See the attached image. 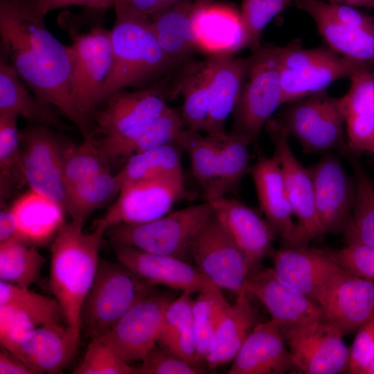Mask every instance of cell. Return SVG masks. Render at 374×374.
Masks as SVG:
<instances>
[{
    "instance_id": "obj_1",
    "label": "cell",
    "mask_w": 374,
    "mask_h": 374,
    "mask_svg": "<svg viewBox=\"0 0 374 374\" xmlns=\"http://www.w3.org/2000/svg\"><path fill=\"white\" fill-rule=\"evenodd\" d=\"M37 0H0L1 53L41 99L64 114L84 139L91 121L78 108L69 89L68 46L46 28Z\"/></svg>"
},
{
    "instance_id": "obj_2",
    "label": "cell",
    "mask_w": 374,
    "mask_h": 374,
    "mask_svg": "<svg viewBox=\"0 0 374 374\" xmlns=\"http://www.w3.org/2000/svg\"><path fill=\"white\" fill-rule=\"evenodd\" d=\"M83 226L72 220L65 222L51 248L50 290L62 308L66 326L78 335L106 231L103 226L95 224L92 232L85 233Z\"/></svg>"
},
{
    "instance_id": "obj_3",
    "label": "cell",
    "mask_w": 374,
    "mask_h": 374,
    "mask_svg": "<svg viewBox=\"0 0 374 374\" xmlns=\"http://www.w3.org/2000/svg\"><path fill=\"white\" fill-rule=\"evenodd\" d=\"M115 12L110 30L113 64L99 106L112 94L148 83L175 66L162 48L150 18Z\"/></svg>"
},
{
    "instance_id": "obj_4",
    "label": "cell",
    "mask_w": 374,
    "mask_h": 374,
    "mask_svg": "<svg viewBox=\"0 0 374 374\" xmlns=\"http://www.w3.org/2000/svg\"><path fill=\"white\" fill-rule=\"evenodd\" d=\"M213 213L211 203L206 201L149 222L114 225L105 235L112 243L186 260L191 242Z\"/></svg>"
},
{
    "instance_id": "obj_5",
    "label": "cell",
    "mask_w": 374,
    "mask_h": 374,
    "mask_svg": "<svg viewBox=\"0 0 374 374\" xmlns=\"http://www.w3.org/2000/svg\"><path fill=\"white\" fill-rule=\"evenodd\" d=\"M154 286L119 261L100 260L82 313L90 337L105 336Z\"/></svg>"
},
{
    "instance_id": "obj_6",
    "label": "cell",
    "mask_w": 374,
    "mask_h": 374,
    "mask_svg": "<svg viewBox=\"0 0 374 374\" xmlns=\"http://www.w3.org/2000/svg\"><path fill=\"white\" fill-rule=\"evenodd\" d=\"M282 47L260 46L250 56V64L233 111L232 132L256 141L283 104L280 83Z\"/></svg>"
},
{
    "instance_id": "obj_7",
    "label": "cell",
    "mask_w": 374,
    "mask_h": 374,
    "mask_svg": "<svg viewBox=\"0 0 374 374\" xmlns=\"http://www.w3.org/2000/svg\"><path fill=\"white\" fill-rule=\"evenodd\" d=\"M368 62L339 54L330 48H303L298 44L282 47L280 83L283 104L325 91L333 82L350 78Z\"/></svg>"
},
{
    "instance_id": "obj_8",
    "label": "cell",
    "mask_w": 374,
    "mask_h": 374,
    "mask_svg": "<svg viewBox=\"0 0 374 374\" xmlns=\"http://www.w3.org/2000/svg\"><path fill=\"white\" fill-rule=\"evenodd\" d=\"M278 118L289 136L306 154L346 152V137L341 98L325 91L288 103Z\"/></svg>"
},
{
    "instance_id": "obj_9",
    "label": "cell",
    "mask_w": 374,
    "mask_h": 374,
    "mask_svg": "<svg viewBox=\"0 0 374 374\" xmlns=\"http://www.w3.org/2000/svg\"><path fill=\"white\" fill-rule=\"evenodd\" d=\"M69 35L70 93L79 110L91 121L112 68L111 31L97 24L86 32Z\"/></svg>"
},
{
    "instance_id": "obj_10",
    "label": "cell",
    "mask_w": 374,
    "mask_h": 374,
    "mask_svg": "<svg viewBox=\"0 0 374 374\" xmlns=\"http://www.w3.org/2000/svg\"><path fill=\"white\" fill-rule=\"evenodd\" d=\"M294 369L306 374L348 371L350 349L343 333L324 319L295 326H280Z\"/></svg>"
},
{
    "instance_id": "obj_11",
    "label": "cell",
    "mask_w": 374,
    "mask_h": 374,
    "mask_svg": "<svg viewBox=\"0 0 374 374\" xmlns=\"http://www.w3.org/2000/svg\"><path fill=\"white\" fill-rule=\"evenodd\" d=\"M20 157L26 184L66 212L63 175L65 143L52 127L30 124L19 132Z\"/></svg>"
},
{
    "instance_id": "obj_12",
    "label": "cell",
    "mask_w": 374,
    "mask_h": 374,
    "mask_svg": "<svg viewBox=\"0 0 374 374\" xmlns=\"http://www.w3.org/2000/svg\"><path fill=\"white\" fill-rule=\"evenodd\" d=\"M188 256L220 289L235 295L246 291L249 271L245 257L215 213L193 239Z\"/></svg>"
},
{
    "instance_id": "obj_13",
    "label": "cell",
    "mask_w": 374,
    "mask_h": 374,
    "mask_svg": "<svg viewBox=\"0 0 374 374\" xmlns=\"http://www.w3.org/2000/svg\"><path fill=\"white\" fill-rule=\"evenodd\" d=\"M186 193L184 175L141 180L123 186L116 201L96 224L106 229L119 224L149 222L169 213Z\"/></svg>"
},
{
    "instance_id": "obj_14",
    "label": "cell",
    "mask_w": 374,
    "mask_h": 374,
    "mask_svg": "<svg viewBox=\"0 0 374 374\" xmlns=\"http://www.w3.org/2000/svg\"><path fill=\"white\" fill-rule=\"evenodd\" d=\"M174 299L171 292H152L100 338L126 362H141L157 344L166 310Z\"/></svg>"
},
{
    "instance_id": "obj_15",
    "label": "cell",
    "mask_w": 374,
    "mask_h": 374,
    "mask_svg": "<svg viewBox=\"0 0 374 374\" xmlns=\"http://www.w3.org/2000/svg\"><path fill=\"white\" fill-rule=\"evenodd\" d=\"M318 220L324 233H344L350 219L355 184L339 159L328 152L308 168Z\"/></svg>"
},
{
    "instance_id": "obj_16",
    "label": "cell",
    "mask_w": 374,
    "mask_h": 374,
    "mask_svg": "<svg viewBox=\"0 0 374 374\" xmlns=\"http://www.w3.org/2000/svg\"><path fill=\"white\" fill-rule=\"evenodd\" d=\"M265 128L274 145V156L278 161L294 215L305 242L323 235L317 217L314 190L308 168H304L294 155L289 135L277 118H271Z\"/></svg>"
},
{
    "instance_id": "obj_17",
    "label": "cell",
    "mask_w": 374,
    "mask_h": 374,
    "mask_svg": "<svg viewBox=\"0 0 374 374\" xmlns=\"http://www.w3.org/2000/svg\"><path fill=\"white\" fill-rule=\"evenodd\" d=\"M112 244L117 260L154 285H161L190 294L222 292L196 266L186 260Z\"/></svg>"
},
{
    "instance_id": "obj_18",
    "label": "cell",
    "mask_w": 374,
    "mask_h": 374,
    "mask_svg": "<svg viewBox=\"0 0 374 374\" xmlns=\"http://www.w3.org/2000/svg\"><path fill=\"white\" fill-rule=\"evenodd\" d=\"M317 303L323 319L344 335L374 319V280L343 269L329 283Z\"/></svg>"
},
{
    "instance_id": "obj_19",
    "label": "cell",
    "mask_w": 374,
    "mask_h": 374,
    "mask_svg": "<svg viewBox=\"0 0 374 374\" xmlns=\"http://www.w3.org/2000/svg\"><path fill=\"white\" fill-rule=\"evenodd\" d=\"M275 276L283 284L317 303L331 280L343 270L329 251L307 246L270 253Z\"/></svg>"
},
{
    "instance_id": "obj_20",
    "label": "cell",
    "mask_w": 374,
    "mask_h": 374,
    "mask_svg": "<svg viewBox=\"0 0 374 374\" xmlns=\"http://www.w3.org/2000/svg\"><path fill=\"white\" fill-rule=\"evenodd\" d=\"M258 199L267 222L287 247L307 246L294 215L280 166L273 155L260 157L250 169Z\"/></svg>"
},
{
    "instance_id": "obj_21",
    "label": "cell",
    "mask_w": 374,
    "mask_h": 374,
    "mask_svg": "<svg viewBox=\"0 0 374 374\" xmlns=\"http://www.w3.org/2000/svg\"><path fill=\"white\" fill-rule=\"evenodd\" d=\"M251 57L215 54L204 60L210 93V109L205 134L220 138L236 105L247 78Z\"/></svg>"
},
{
    "instance_id": "obj_22",
    "label": "cell",
    "mask_w": 374,
    "mask_h": 374,
    "mask_svg": "<svg viewBox=\"0 0 374 374\" xmlns=\"http://www.w3.org/2000/svg\"><path fill=\"white\" fill-rule=\"evenodd\" d=\"M103 105L101 109L92 115L95 123L93 134L103 136L121 133L150 121L170 108L163 90L157 87L134 91L123 90L112 94Z\"/></svg>"
},
{
    "instance_id": "obj_23",
    "label": "cell",
    "mask_w": 374,
    "mask_h": 374,
    "mask_svg": "<svg viewBox=\"0 0 374 374\" xmlns=\"http://www.w3.org/2000/svg\"><path fill=\"white\" fill-rule=\"evenodd\" d=\"M245 290L257 298L280 326H295L323 319L314 301L281 283L270 267H259L247 278Z\"/></svg>"
},
{
    "instance_id": "obj_24",
    "label": "cell",
    "mask_w": 374,
    "mask_h": 374,
    "mask_svg": "<svg viewBox=\"0 0 374 374\" xmlns=\"http://www.w3.org/2000/svg\"><path fill=\"white\" fill-rule=\"evenodd\" d=\"M214 213L244 254L249 273L271 253L274 233L267 222L241 202L220 197L208 201Z\"/></svg>"
},
{
    "instance_id": "obj_25",
    "label": "cell",
    "mask_w": 374,
    "mask_h": 374,
    "mask_svg": "<svg viewBox=\"0 0 374 374\" xmlns=\"http://www.w3.org/2000/svg\"><path fill=\"white\" fill-rule=\"evenodd\" d=\"M294 368L280 323H257L239 350L229 374H283Z\"/></svg>"
},
{
    "instance_id": "obj_26",
    "label": "cell",
    "mask_w": 374,
    "mask_h": 374,
    "mask_svg": "<svg viewBox=\"0 0 374 374\" xmlns=\"http://www.w3.org/2000/svg\"><path fill=\"white\" fill-rule=\"evenodd\" d=\"M350 80L348 91L341 97L346 153L374 157V73L365 67L355 73Z\"/></svg>"
},
{
    "instance_id": "obj_27",
    "label": "cell",
    "mask_w": 374,
    "mask_h": 374,
    "mask_svg": "<svg viewBox=\"0 0 374 374\" xmlns=\"http://www.w3.org/2000/svg\"><path fill=\"white\" fill-rule=\"evenodd\" d=\"M181 113L170 107L158 118L125 132L97 140L109 163L125 159L154 148L177 143L184 129Z\"/></svg>"
},
{
    "instance_id": "obj_28",
    "label": "cell",
    "mask_w": 374,
    "mask_h": 374,
    "mask_svg": "<svg viewBox=\"0 0 374 374\" xmlns=\"http://www.w3.org/2000/svg\"><path fill=\"white\" fill-rule=\"evenodd\" d=\"M80 335L60 323L36 327L22 338L19 358L33 373H57L74 357Z\"/></svg>"
},
{
    "instance_id": "obj_29",
    "label": "cell",
    "mask_w": 374,
    "mask_h": 374,
    "mask_svg": "<svg viewBox=\"0 0 374 374\" xmlns=\"http://www.w3.org/2000/svg\"><path fill=\"white\" fill-rule=\"evenodd\" d=\"M213 0H178L152 16L153 30L174 66L186 62L197 47L194 21L202 8Z\"/></svg>"
},
{
    "instance_id": "obj_30",
    "label": "cell",
    "mask_w": 374,
    "mask_h": 374,
    "mask_svg": "<svg viewBox=\"0 0 374 374\" xmlns=\"http://www.w3.org/2000/svg\"><path fill=\"white\" fill-rule=\"evenodd\" d=\"M8 60L0 54V114L21 116L30 124L66 130L53 106L31 94Z\"/></svg>"
},
{
    "instance_id": "obj_31",
    "label": "cell",
    "mask_w": 374,
    "mask_h": 374,
    "mask_svg": "<svg viewBox=\"0 0 374 374\" xmlns=\"http://www.w3.org/2000/svg\"><path fill=\"white\" fill-rule=\"evenodd\" d=\"M10 208L17 222V238L36 247L53 240L65 223L66 211L31 189L17 199Z\"/></svg>"
},
{
    "instance_id": "obj_32",
    "label": "cell",
    "mask_w": 374,
    "mask_h": 374,
    "mask_svg": "<svg viewBox=\"0 0 374 374\" xmlns=\"http://www.w3.org/2000/svg\"><path fill=\"white\" fill-rule=\"evenodd\" d=\"M246 291L236 295L228 305L220 325L215 346L206 357L209 367L215 368L233 362L244 341L253 329L256 317Z\"/></svg>"
},
{
    "instance_id": "obj_33",
    "label": "cell",
    "mask_w": 374,
    "mask_h": 374,
    "mask_svg": "<svg viewBox=\"0 0 374 374\" xmlns=\"http://www.w3.org/2000/svg\"><path fill=\"white\" fill-rule=\"evenodd\" d=\"M191 294L181 292L168 305L157 344L179 357L192 362L201 360L193 326Z\"/></svg>"
},
{
    "instance_id": "obj_34",
    "label": "cell",
    "mask_w": 374,
    "mask_h": 374,
    "mask_svg": "<svg viewBox=\"0 0 374 374\" xmlns=\"http://www.w3.org/2000/svg\"><path fill=\"white\" fill-rule=\"evenodd\" d=\"M175 86V91L183 96L181 116L184 127L205 133L209 118L210 93L204 61L186 62Z\"/></svg>"
},
{
    "instance_id": "obj_35",
    "label": "cell",
    "mask_w": 374,
    "mask_h": 374,
    "mask_svg": "<svg viewBox=\"0 0 374 374\" xmlns=\"http://www.w3.org/2000/svg\"><path fill=\"white\" fill-rule=\"evenodd\" d=\"M307 13L330 48L345 57L368 62L374 60V26L343 25L315 11Z\"/></svg>"
},
{
    "instance_id": "obj_36",
    "label": "cell",
    "mask_w": 374,
    "mask_h": 374,
    "mask_svg": "<svg viewBox=\"0 0 374 374\" xmlns=\"http://www.w3.org/2000/svg\"><path fill=\"white\" fill-rule=\"evenodd\" d=\"M358 157L350 156L355 172V197L348 224L343 233L346 245L374 246V181Z\"/></svg>"
},
{
    "instance_id": "obj_37",
    "label": "cell",
    "mask_w": 374,
    "mask_h": 374,
    "mask_svg": "<svg viewBox=\"0 0 374 374\" xmlns=\"http://www.w3.org/2000/svg\"><path fill=\"white\" fill-rule=\"evenodd\" d=\"M178 143L163 145L130 158L115 175L121 189L141 180L181 174Z\"/></svg>"
},
{
    "instance_id": "obj_38",
    "label": "cell",
    "mask_w": 374,
    "mask_h": 374,
    "mask_svg": "<svg viewBox=\"0 0 374 374\" xmlns=\"http://www.w3.org/2000/svg\"><path fill=\"white\" fill-rule=\"evenodd\" d=\"M44 262L36 246L21 239L0 242L1 281L30 287L39 280Z\"/></svg>"
},
{
    "instance_id": "obj_39",
    "label": "cell",
    "mask_w": 374,
    "mask_h": 374,
    "mask_svg": "<svg viewBox=\"0 0 374 374\" xmlns=\"http://www.w3.org/2000/svg\"><path fill=\"white\" fill-rule=\"evenodd\" d=\"M251 142L244 136L226 132L219 141L217 175L210 201L234 190L247 172Z\"/></svg>"
},
{
    "instance_id": "obj_40",
    "label": "cell",
    "mask_w": 374,
    "mask_h": 374,
    "mask_svg": "<svg viewBox=\"0 0 374 374\" xmlns=\"http://www.w3.org/2000/svg\"><path fill=\"white\" fill-rule=\"evenodd\" d=\"M120 190L116 175L111 170L103 172L66 190V212L72 221L84 225L93 212L110 202Z\"/></svg>"
},
{
    "instance_id": "obj_41",
    "label": "cell",
    "mask_w": 374,
    "mask_h": 374,
    "mask_svg": "<svg viewBox=\"0 0 374 374\" xmlns=\"http://www.w3.org/2000/svg\"><path fill=\"white\" fill-rule=\"evenodd\" d=\"M221 137L203 135L201 132L184 128L177 141L189 157L193 174L204 190L206 200L213 191L216 179Z\"/></svg>"
},
{
    "instance_id": "obj_42",
    "label": "cell",
    "mask_w": 374,
    "mask_h": 374,
    "mask_svg": "<svg viewBox=\"0 0 374 374\" xmlns=\"http://www.w3.org/2000/svg\"><path fill=\"white\" fill-rule=\"evenodd\" d=\"M109 165L93 136L84 139L80 145L66 143L63 151V175L66 190L110 170Z\"/></svg>"
},
{
    "instance_id": "obj_43",
    "label": "cell",
    "mask_w": 374,
    "mask_h": 374,
    "mask_svg": "<svg viewBox=\"0 0 374 374\" xmlns=\"http://www.w3.org/2000/svg\"><path fill=\"white\" fill-rule=\"evenodd\" d=\"M0 305L15 308L28 316L38 327L59 323L62 308L53 297L46 296L6 282H0Z\"/></svg>"
},
{
    "instance_id": "obj_44",
    "label": "cell",
    "mask_w": 374,
    "mask_h": 374,
    "mask_svg": "<svg viewBox=\"0 0 374 374\" xmlns=\"http://www.w3.org/2000/svg\"><path fill=\"white\" fill-rule=\"evenodd\" d=\"M229 305L222 292H201L193 301V326L202 361L206 360L215 346L217 333Z\"/></svg>"
},
{
    "instance_id": "obj_45",
    "label": "cell",
    "mask_w": 374,
    "mask_h": 374,
    "mask_svg": "<svg viewBox=\"0 0 374 374\" xmlns=\"http://www.w3.org/2000/svg\"><path fill=\"white\" fill-rule=\"evenodd\" d=\"M17 116L0 114V186L1 200L15 188L26 184L20 157L19 132Z\"/></svg>"
},
{
    "instance_id": "obj_46",
    "label": "cell",
    "mask_w": 374,
    "mask_h": 374,
    "mask_svg": "<svg viewBox=\"0 0 374 374\" xmlns=\"http://www.w3.org/2000/svg\"><path fill=\"white\" fill-rule=\"evenodd\" d=\"M291 0H242L240 17L246 47L253 52L260 46L264 29L279 13L287 8Z\"/></svg>"
},
{
    "instance_id": "obj_47",
    "label": "cell",
    "mask_w": 374,
    "mask_h": 374,
    "mask_svg": "<svg viewBox=\"0 0 374 374\" xmlns=\"http://www.w3.org/2000/svg\"><path fill=\"white\" fill-rule=\"evenodd\" d=\"M75 374H139L103 339H91Z\"/></svg>"
},
{
    "instance_id": "obj_48",
    "label": "cell",
    "mask_w": 374,
    "mask_h": 374,
    "mask_svg": "<svg viewBox=\"0 0 374 374\" xmlns=\"http://www.w3.org/2000/svg\"><path fill=\"white\" fill-rule=\"evenodd\" d=\"M138 368L139 374H198L204 372L198 363L188 362L157 344Z\"/></svg>"
},
{
    "instance_id": "obj_49",
    "label": "cell",
    "mask_w": 374,
    "mask_h": 374,
    "mask_svg": "<svg viewBox=\"0 0 374 374\" xmlns=\"http://www.w3.org/2000/svg\"><path fill=\"white\" fill-rule=\"evenodd\" d=\"M37 327L23 312L0 305V343L12 355L19 358V345L22 338L29 331Z\"/></svg>"
},
{
    "instance_id": "obj_50",
    "label": "cell",
    "mask_w": 374,
    "mask_h": 374,
    "mask_svg": "<svg viewBox=\"0 0 374 374\" xmlns=\"http://www.w3.org/2000/svg\"><path fill=\"white\" fill-rule=\"evenodd\" d=\"M329 253L344 269L374 280V246L348 244Z\"/></svg>"
},
{
    "instance_id": "obj_51",
    "label": "cell",
    "mask_w": 374,
    "mask_h": 374,
    "mask_svg": "<svg viewBox=\"0 0 374 374\" xmlns=\"http://www.w3.org/2000/svg\"><path fill=\"white\" fill-rule=\"evenodd\" d=\"M374 362V319L357 330L350 348L348 373L365 374Z\"/></svg>"
},
{
    "instance_id": "obj_52",
    "label": "cell",
    "mask_w": 374,
    "mask_h": 374,
    "mask_svg": "<svg viewBox=\"0 0 374 374\" xmlns=\"http://www.w3.org/2000/svg\"><path fill=\"white\" fill-rule=\"evenodd\" d=\"M178 0H114L115 12L150 18Z\"/></svg>"
},
{
    "instance_id": "obj_53",
    "label": "cell",
    "mask_w": 374,
    "mask_h": 374,
    "mask_svg": "<svg viewBox=\"0 0 374 374\" xmlns=\"http://www.w3.org/2000/svg\"><path fill=\"white\" fill-rule=\"evenodd\" d=\"M45 16L52 10L71 6H79L98 12H105L114 6V0H37Z\"/></svg>"
},
{
    "instance_id": "obj_54",
    "label": "cell",
    "mask_w": 374,
    "mask_h": 374,
    "mask_svg": "<svg viewBox=\"0 0 374 374\" xmlns=\"http://www.w3.org/2000/svg\"><path fill=\"white\" fill-rule=\"evenodd\" d=\"M0 374H33L19 358L2 348L0 353Z\"/></svg>"
},
{
    "instance_id": "obj_55",
    "label": "cell",
    "mask_w": 374,
    "mask_h": 374,
    "mask_svg": "<svg viewBox=\"0 0 374 374\" xmlns=\"http://www.w3.org/2000/svg\"><path fill=\"white\" fill-rule=\"evenodd\" d=\"M17 226L16 220L10 208L0 213V242L17 237Z\"/></svg>"
},
{
    "instance_id": "obj_56",
    "label": "cell",
    "mask_w": 374,
    "mask_h": 374,
    "mask_svg": "<svg viewBox=\"0 0 374 374\" xmlns=\"http://www.w3.org/2000/svg\"><path fill=\"white\" fill-rule=\"evenodd\" d=\"M330 3H337L351 6H364L374 8V0H325Z\"/></svg>"
},
{
    "instance_id": "obj_57",
    "label": "cell",
    "mask_w": 374,
    "mask_h": 374,
    "mask_svg": "<svg viewBox=\"0 0 374 374\" xmlns=\"http://www.w3.org/2000/svg\"><path fill=\"white\" fill-rule=\"evenodd\" d=\"M365 374H374V362L369 366Z\"/></svg>"
}]
</instances>
